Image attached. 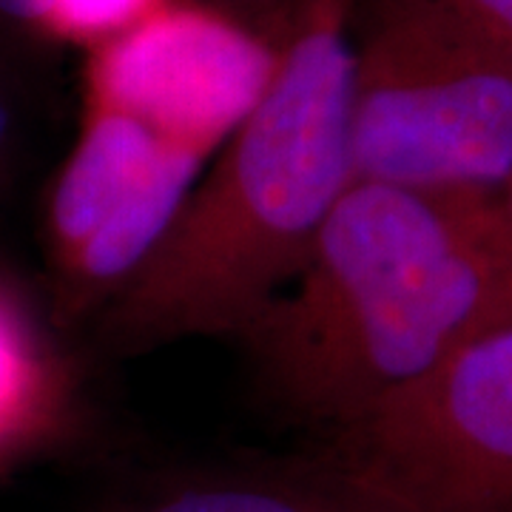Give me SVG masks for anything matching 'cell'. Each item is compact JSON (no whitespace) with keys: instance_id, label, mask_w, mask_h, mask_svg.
I'll return each mask as SVG.
<instances>
[{"instance_id":"6da1fadb","label":"cell","mask_w":512,"mask_h":512,"mask_svg":"<svg viewBox=\"0 0 512 512\" xmlns=\"http://www.w3.org/2000/svg\"><path fill=\"white\" fill-rule=\"evenodd\" d=\"M501 274L498 197L350 183L245 336L285 402L345 424L493 328Z\"/></svg>"},{"instance_id":"7a4b0ae2","label":"cell","mask_w":512,"mask_h":512,"mask_svg":"<svg viewBox=\"0 0 512 512\" xmlns=\"http://www.w3.org/2000/svg\"><path fill=\"white\" fill-rule=\"evenodd\" d=\"M353 72L342 0H316L205 183L120 288V345L245 333L299 274L350 185Z\"/></svg>"},{"instance_id":"3957f363","label":"cell","mask_w":512,"mask_h":512,"mask_svg":"<svg viewBox=\"0 0 512 512\" xmlns=\"http://www.w3.org/2000/svg\"><path fill=\"white\" fill-rule=\"evenodd\" d=\"M356 52L350 183L498 197L512 63L441 0H382Z\"/></svg>"},{"instance_id":"277c9868","label":"cell","mask_w":512,"mask_h":512,"mask_svg":"<svg viewBox=\"0 0 512 512\" xmlns=\"http://www.w3.org/2000/svg\"><path fill=\"white\" fill-rule=\"evenodd\" d=\"M333 473L367 512H512V325L336 424Z\"/></svg>"},{"instance_id":"5b68a950","label":"cell","mask_w":512,"mask_h":512,"mask_svg":"<svg viewBox=\"0 0 512 512\" xmlns=\"http://www.w3.org/2000/svg\"><path fill=\"white\" fill-rule=\"evenodd\" d=\"M276 60L268 43L217 9L168 0L94 46L86 109L128 114L208 160L259 103Z\"/></svg>"},{"instance_id":"8992f818","label":"cell","mask_w":512,"mask_h":512,"mask_svg":"<svg viewBox=\"0 0 512 512\" xmlns=\"http://www.w3.org/2000/svg\"><path fill=\"white\" fill-rule=\"evenodd\" d=\"M205 163L128 114L86 109L49 202L52 254L77 302L126 285L183 211Z\"/></svg>"},{"instance_id":"52a82bcc","label":"cell","mask_w":512,"mask_h":512,"mask_svg":"<svg viewBox=\"0 0 512 512\" xmlns=\"http://www.w3.org/2000/svg\"><path fill=\"white\" fill-rule=\"evenodd\" d=\"M57 404L52 359L18 296L0 282V461L43 439Z\"/></svg>"},{"instance_id":"ba28073f","label":"cell","mask_w":512,"mask_h":512,"mask_svg":"<svg viewBox=\"0 0 512 512\" xmlns=\"http://www.w3.org/2000/svg\"><path fill=\"white\" fill-rule=\"evenodd\" d=\"M143 512H367L348 495H316L262 484L188 487Z\"/></svg>"},{"instance_id":"9c48e42d","label":"cell","mask_w":512,"mask_h":512,"mask_svg":"<svg viewBox=\"0 0 512 512\" xmlns=\"http://www.w3.org/2000/svg\"><path fill=\"white\" fill-rule=\"evenodd\" d=\"M165 3L168 0H46L40 32L100 46L137 26Z\"/></svg>"},{"instance_id":"30bf717a","label":"cell","mask_w":512,"mask_h":512,"mask_svg":"<svg viewBox=\"0 0 512 512\" xmlns=\"http://www.w3.org/2000/svg\"><path fill=\"white\" fill-rule=\"evenodd\" d=\"M512 63V0H441Z\"/></svg>"},{"instance_id":"8fae6325","label":"cell","mask_w":512,"mask_h":512,"mask_svg":"<svg viewBox=\"0 0 512 512\" xmlns=\"http://www.w3.org/2000/svg\"><path fill=\"white\" fill-rule=\"evenodd\" d=\"M498 214H501V234H504V274H501V293H498L493 328L512 325V180L498 194Z\"/></svg>"},{"instance_id":"7c38bea8","label":"cell","mask_w":512,"mask_h":512,"mask_svg":"<svg viewBox=\"0 0 512 512\" xmlns=\"http://www.w3.org/2000/svg\"><path fill=\"white\" fill-rule=\"evenodd\" d=\"M46 0H0V18L20 23V26H32L40 29Z\"/></svg>"},{"instance_id":"4fadbf2b","label":"cell","mask_w":512,"mask_h":512,"mask_svg":"<svg viewBox=\"0 0 512 512\" xmlns=\"http://www.w3.org/2000/svg\"><path fill=\"white\" fill-rule=\"evenodd\" d=\"M9 131H12V114H9V106L0 94V163L6 157V146H9Z\"/></svg>"}]
</instances>
